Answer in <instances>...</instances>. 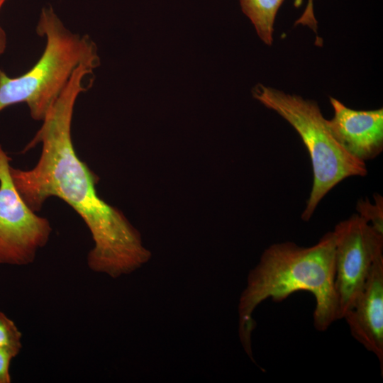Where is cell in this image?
Listing matches in <instances>:
<instances>
[{"instance_id":"obj_1","label":"cell","mask_w":383,"mask_h":383,"mask_svg":"<svg viewBox=\"0 0 383 383\" xmlns=\"http://www.w3.org/2000/svg\"><path fill=\"white\" fill-rule=\"evenodd\" d=\"M92 70L77 67L49 111L26 152L41 144L36 165L30 170L10 167L13 182L26 204L39 211L46 200L57 197L82 218L94 242L87 257V267L96 273L118 278L140 267L150 257L140 233L118 209L98 194L99 178L78 157L72 138V121L79 95L87 91V77Z\"/></svg>"},{"instance_id":"obj_2","label":"cell","mask_w":383,"mask_h":383,"mask_svg":"<svg viewBox=\"0 0 383 383\" xmlns=\"http://www.w3.org/2000/svg\"><path fill=\"white\" fill-rule=\"evenodd\" d=\"M334 277L333 231L310 247H301L293 242L268 247L250 272L238 304L239 337L250 359L254 361L251 334L256 322L252 313L260 303L268 298L280 302L294 292H309L316 301L313 325L316 330L325 331L337 320Z\"/></svg>"},{"instance_id":"obj_3","label":"cell","mask_w":383,"mask_h":383,"mask_svg":"<svg viewBox=\"0 0 383 383\" xmlns=\"http://www.w3.org/2000/svg\"><path fill=\"white\" fill-rule=\"evenodd\" d=\"M36 33L46 40L36 63L15 77L0 70V111L26 103L31 118L42 121L74 70L82 65L96 68L99 57L94 41L87 35L69 30L51 7L42 9Z\"/></svg>"},{"instance_id":"obj_4","label":"cell","mask_w":383,"mask_h":383,"mask_svg":"<svg viewBox=\"0 0 383 383\" xmlns=\"http://www.w3.org/2000/svg\"><path fill=\"white\" fill-rule=\"evenodd\" d=\"M253 95L295 129L310 155L313 184L301 214L303 221L311 218L321 199L339 182L367 174L365 162L351 155L335 140L315 101L261 84L255 89Z\"/></svg>"},{"instance_id":"obj_5","label":"cell","mask_w":383,"mask_h":383,"mask_svg":"<svg viewBox=\"0 0 383 383\" xmlns=\"http://www.w3.org/2000/svg\"><path fill=\"white\" fill-rule=\"evenodd\" d=\"M11 160L0 145V265L24 266L46 245L52 227L21 196L11 177Z\"/></svg>"},{"instance_id":"obj_6","label":"cell","mask_w":383,"mask_h":383,"mask_svg":"<svg viewBox=\"0 0 383 383\" xmlns=\"http://www.w3.org/2000/svg\"><path fill=\"white\" fill-rule=\"evenodd\" d=\"M333 232L338 320L343 319L357 297L375 261L383 256V234L377 232L357 213L339 222Z\"/></svg>"},{"instance_id":"obj_7","label":"cell","mask_w":383,"mask_h":383,"mask_svg":"<svg viewBox=\"0 0 383 383\" xmlns=\"http://www.w3.org/2000/svg\"><path fill=\"white\" fill-rule=\"evenodd\" d=\"M330 101L334 115L327 123L335 140L365 162L378 156L383 150V109L357 111L336 99Z\"/></svg>"},{"instance_id":"obj_8","label":"cell","mask_w":383,"mask_h":383,"mask_svg":"<svg viewBox=\"0 0 383 383\" xmlns=\"http://www.w3.org/2000/svg\"><path fill=\"white\" fill-rule=\"evenodd\" d=\"M352 336L377 357L383 374V256L343 318Z\"/></svg>"},{"instance_id":"obj_9","label":"cell","mask_w":383,"mask_h":383,"mask_svg":"<svg viewBox=\"0 0 383 383\" xmlns=\"http://www.w3.org/2000/svg\"><path fill=\"white\" fill-rule=\"evenodd\" d=\"M284 0H240L243 12L250 18L260 38L267 45L273 42L274 22Z\"/></svg>"},{"instance_id":"obj_10","label":"cell","mask_w":383,"mask_h":383,"mask_svg":"<svg viewBox=\"0 0 383 383\" xmlns=\"http://www.w3.org/2000/svg\"><path fill=\"white\" fill-rule=\"evenodd\" d=\"M357 214L377 232L383 234V197L374 194V202L360 199L356 204Z\"/></svg>"},{"instance_id":"obj_11","label":"cell","mask_w":383,"mask_h":383,"mask_svg":"<svg viewBox=\"0 0 383 383\" xmlns=\"http://www.w3.org/2000/svg\"><path fill=\"white\" fill-rule=\"evenodd\" d=\"M22 347L21 331L10 318L0 311V348H6L18 355Z\"/></svg>"},{"instance_id":"obj_12","label":"cell","mask_w":383,"mask_h":383,"mask_svg":"<svg viewBox=\"0 0 383 383\" xmlns=\"http://www.w3.org/2000/svg\"><path fill=\"white\" fill-rule=\"evenodd\" d=\"M18 355L6 348H0V383H10V365Z\"/></svg>"},{"instance_id":"obj_13","label":"cell","mask_w":383,"mask_h":383,"mask_svg":"<svg viewBox=\"0 0 383 383\" xmlns=\"http://www.w3.org/2000/svg\"><path fill=\"white\" fill-rule=\"evenodd\" d=\"M297 24L307 26L314 32L316 31L317 21L316 20L313 13V0H308L307 5L304 13H302L301 17L295 22V25Z\"/></svg>"},{"instance_id":"obj_14","label":"cell","mask_w":383,"mask_h":383,"mask_svg":"<svg viewBox=\"0 0 383 383\" xmlns=\"http://www.w3.org/2000/svg\"><path fill=\"white\" fill-rule=\"evenodd\" d=\"M6 0H0V9ZM6 35L4 29L0 26V57L4 53L6 48Z\"/></svg>"}]
</instances>
